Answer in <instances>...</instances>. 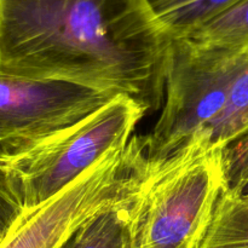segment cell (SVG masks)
I'll use <instances>...</instances> for the list:
<instances>
[{
    "mask_svg": "<svg viewBox=\"0 0 248 248\" xmlns=\"http://www.w3.org/2000/svg\"><path fill=\"white\" fill-rule=\"evenodd\" d=\"M171 36L149 0H0V75L69 82L161 109Z\"/></svg>",
    "mask_w": 248,
    "mask_h": 248,
    "instance_id": "cell-1",
    "label": "cell"
},
{
    "mask_svg": "<svg viewBox=\"0 0 248 248\" xmlns=\"http://www.w3.org/2000/svg\"><path fill=\"white\" fill-rule=\"evenodd\" d=\"M228 188L224 149L202 138L149 162L136 202L135 248H196Z\"/></svg>",
    "mask_w": 248,
    "mask_h": 248,
    "instance_id": "cell-2",
    "label": "cell"
},
{
    "mask_svg": "<svg viewBox=\"0 0 248 248\" xmlns=\"http://www.w3.org/2000/svg\"><path fill=\"white\" fill-rule=\"evenodd\" d=\"M147 114L132 98L118 96L81 123L0 161L24 213L50 200L109 152L125 147Z\"/></svg>",
    "mask_w": 248,
    "mask_h": 248,
    "instance_id": "cell-3",
    "label": "cell"
},
{
    "mask_svg": "<svg viewBox=\"0 0 248 248\" xmlns=\"http://www.w3.org/2000/svg\"><path fill=\"white\" fill-rule=\"evenodd\" d=\"M148 171L145 136L104 155L77 181L23 215L0 248H60L98 213L140 189Z\"/></svg>",
    "mask_w": 248,
    "mask_h": 248,
    "instance_id": "cell-4",
    "label": "cell"
},
{
    "mask_svg": "<svg viewBox=\"0 0 248 248\" xmlns=\"http://www.w3.org/2000/svg\"><path fill=\"white\" fill-rule=\"evenodd\" d=\"M116 97L69 82L0 75V161L73 127Z\"/></svg>",
    "mask_w": 248,
    "mask_h": 248,
    "instance_id": "cell-5",
    "label": "cell"
},
{
    "mask_svg": "<svg viewBox=\"0 0 248 248\" xmlns=\"http://www.w3.org/2000/svg\"><path fill=\"white\" fill-rule=\"evenodd\" d=\"M138 190L87 220L60 248H135L133 223Z\"/></svg>",
    "mask_w": 248,
    "mask_h": 248,
    "instance_id": "cell-6",
    "label": "cell"
},
{
    "mask_svg": "<svg viewBox=\"0 0 248 248\" xmlns=\"http://www.w3.org/2000/svg\"><path fill=\"white\" fill-rule=\"evenodd\" d=\"M196 248H248V195L227 188Z\"/></svg>",
    "mask_w": 248,
    "mask_h": 248,
    "instance_id": "cell-7",
    "label": "cell"
},
{
    "mask_svg": "<svg viewBox=\"0 0 248 248\" xmlns=\"http://www.w3.org/2000/svg\"><path fill=\"white\" fill-rule=\"evenodd\" d=\"M240 0H149L172 40L188 39Z\"/></svg>",
    "mask_w": 248,
    "mask_h": 248,
    "instance_id": "cell-8",
    "label": "cell"
},
{
    "mask_svg": "<svg viewBox=\"0 0 248 248\" xmlns=\"http://www.w3.org/2000/svg\"><path fill=\"white\" fill-rule=\"evenodd\" d=\"M188 39L203 45L246 50L248 48V0H240Z\"/></svg>",
    "mask_w": 248,
    "mask_h": 248,
    "instance_id": "cell-9",
    "label": "cell"
},
{
    "mask_svg": "<svg viewBox=\"0 0 248 248\" xmlns=\"http://www.w3.org/2000/svg\"><path fill=\"white\" fill-rule=\"evenodd\" d=\"M24 215V208L6 169L0 164V245Z\"/></svg>",
    "mask_w": 248,
    "mask_h": 248,
    "instance_id": "cell-10",
    "label": "cell"
},
{
    "mask_svg": "<svg viewBox=\"0 0 248 248\" xmlns=\"http://www.w3.org/2000/svg\"><path fill=\"white\" fill-rule=\"evenodd\" d=\"M228 188L248 195V133L224 149Z\"/></svg>",
    "mask_w": 248,
    "mask_h": 248,
    "instance_id": "cell-11",
    "label": "cell"
}]
</instances>
